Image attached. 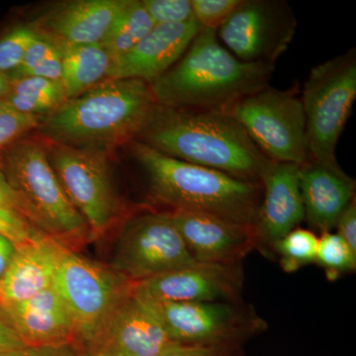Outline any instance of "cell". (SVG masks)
I'll use <instances>...</instances> for the list:
<instances>
[{"instance_id":"obj_1","label":"cell","mask_w":356,"mask_h":356,"mask_svg":"<svg viewBox=\"0 0 356 356\" xmlns=\"http://www.w3.org/2000/svg\"><path fill=\"white\" fill-rule=\"evenodd\" d=\"M159 153L261 184L270 159L224 111L156 105L137 140Z\"/></svg>"},{"instance_id":"obj_2","label":"cell","mask_w":356,"mask_h":356,"mask_svg":"<svg viewBox=\"0 0 356 356\" xmlns=\"http://www.w3.org/2000/svg\"><path fill=\"white\" fill-rule=\"evenodd\" d=\"M156 105L146 81L106 79L67 99L38 129L48 143L106 154L137 140Z\"/></svg>"},{"instance_id":"obj_3","label":"cell","mask_w":356,"mask_h":356,"mask_svg":"<svg viewBox=\"0 0 356 356\" xmlns=\"http://www.w3.org/2000/svg\"><path fill=\"white\" fill-rule=\"evenodd\" d=\"M274 67L238 60L220 43L217 30L202 28L177 64L151 86L163 106L226 111L268 88Z\"/></svg>"},{"instance_id":"obj_4","label":"cell","mask_w":356,"mask_h":356,"mask_svg":"<svg viewBox=\"0 0 356 356\" xmlns=\"http://www.w3.org/2000/svg\"><path fill=\"white\" fill-rule=\"evenodd\" d=\"M131 149L156 203L170 210L205 213L255 227L261 184L170 158L139 140L131 143Z\"/></svg>"},{"instance_id":"obj_5","label":"cell","mask_w":356,"mask_h":356,"mask_svg":"<svg viewBox=\"0 0 356 356\" xmlns=\"http://www.w3.org/2000/svg\"><path fill=\"white\" fill-rule=\"evenodd\" d=\"M2 173L24 201L37 231L65 248L90 242L88 225L63 188L42 140L20 139L3 151Z\"/></svg>"},{"instance_id":"obj_6","label":"cell","mask_w":356,"mask_h":356,"mask_svg":"<svg viewBox=\"0 0 356 356\" xmlns=\"http://www.w3.org/2000/svg\"><path fill=\"white\" fill-rule=\"evenodd\" d=\"M300 98L309 156L325 165H337V143L356 98L355 49L314 67Z\"/></svg>"},{"instance_id":"obj_7","label":"cell","mask_w":356,"mask_h":356,"mask_svg":"<svg viewBox=\"0 0 356 356\" xmlns=\"http://www.w3.org/2000/svg\"><path fill=\"white\" fill-rule=\"evenodd\" d=\"M54 284L69 310L76 343L89 348L97 341L115 307L132 289L133 282L109 266L67 248Z\"/></svg>"},{"instance_id":"obj_8","label":"cell","mask_w":356,"mask_h":356,"mask_svg":"<svg viewBox=\"0 0 356 356\" xmlns=\"http://www.w3.org/2000/svg\"><path fill=\"white\" fill-rule=\"evenodd\" d=\"M224 112L238 121L255 146L273 163L302 165L310 158L305 116L296 89L268 86Z\"/></svg>"},{"instance_id":"obj_9","label":"cell","mask_w":356,"mask_h":356,"mask_svg":"<svg viewBox=\"0 0 356 356\" xmlns=\"http://www.w3.org/2000/svg\"><path fill=\"white\" fill-rule=\"evenodd\" d=\"M49 161L84 222L91 241L120 222L123 207L115 191L106 156L102 152L48 143Z\"/></svg>"},{"instance_id":"obj_10","label":"cell","mask_w":356,"mask_h":356,"mask_svg":"<svg viewBox=\"0 0 356 356\" xmlns=\"http://www.w3.org/2000/svg\"><path fill=\"white\" fill-rule=\"evenodd\" d=\"M194 262L168 212L147 211L123 222L109 266L134 283Z\"/></svg>"},{"instance_id":"obj_11","label":"cell","mask_w":356,"mask_h":356,"mask_svg":"<svg viewBox=\"0 0 356 356\" xmlns=\"http://www.w3.org/2000/svg\"><path fill=\"white\" fill-rule=\"evenodd\" d=\"M147 302L173 343L243 346L267 327L266 321L242 301Z\"/></svg>"},{"instance_id":"obj_12","label":"cell","mask_w":356,"mask_h":356,"mask_svg":"<svg viewBox=\"0 0 356 356\" xmlns=\"http://www.w3.org/2000/svg\"><path fill=\"white\" fill-rule=\"evenodd\" d=\"M291 6L283 0H242L217 30L227 50L245 63L275 65L297 31Z\"/></svg>"},{"instance_id":"obj_13","label":"cell","mask_w":356,"mask_h":356,"mask_svg":"<svg viewBox=\"0 0 356 356\" xmlns=\"http://www.w3.org/2000/svg\"><path fill=\"white\" fill-rule=\"evenodd\" d=\"M242 264L194 262L189 266L134 282L132 293L151 302L241 301Z\"/></svg>"},{"instance_id":"obj_14","label":"cell","mask_w":356,"mask_h":356,"mask_svg":"<svg viewBox=\"0 0 356 356\" xmlns=\"http://www.w3.org/2000/svg\"><path fill=\"white\" fill-rule=\"evenodd\" d=\"M166 212L195 261L242 264L243 259L257 248L254 226L192 211Z\"/></svg>"},{"instance_id":"obj_15","label":"cell","mask_w":356,"mask_h":356,"mask_svg":"<svg viewBox=\"0 0 356 356\" xmlns=\"http://www.w3.org/2000/svg\"><path fill=\"white\" fill-rule=\"evenodd\" d=\"M299 165L271 161L262 177V197L255 231L257 248L266 257H274L281 238L305 220Z\"/></svg>"},{"instance_id":"obj_16","label":"cell","mask_w":356,"mask_h":356,"mask_svg":"<svg viewBox=\"0 0 356 356\" xmlns=\"http://www.w3.org/2000/svg\"><path fill=\"white\" fill-rule=\"evenodd\" d=\"M172 343L151 305L131 289L110 314L92 348L114 356H161Z\"/></svg>"},{"instance_id":"obj_17","label":"cell","mask_w":356,"mask_h":356,"mask_svg":"<svg viewBox=\"0 0 356 356\" xmlns=\"http://www.w3.org/2000/svg\"><path fill=\"white\" fill-rule=\"evenodd\" d=\"M202 27L195 19L156 25L132 50L112 64L107 79H140L152 84L184 55Z\"/></svg>"},{"instance_id":"obj_18","label":"cell","mask_w":356,"mask_h":356,"mask_svg":"<svg viewBox=\"0 0 356 356\" xmlns=\"http://www.w3.org/2000/svg\"><path fill=\"white\" fill-rule=\"evenodd\" d=\"M299 184L305 220L321 234L336 228L355 196V180L339 163L325 165L309 158L299 165Z\"/></svg>"},{"instance_id":"obj_19","label":"cell","mask_w":356,"mask_h":356,"mask_svg":"<svg viewBox=\"0 0 356 356\" xmlns=\"http://www.w3.org/2000/svg\"><path fill=\"white\" fill-rule=\"evenodd\" d=\"M67 248L46 236L17 247L0 280V306L25 301L51 286Z\"/></svg>"},{"instance_id":"obj_20","label":"cell","mask_w":356,"mask_h":356,"mask_svg":"<svg viewBox=\"0 0 356 356\" xmlns=\"http://www.w3.org/2000/svg\"><path fill=\"white\" fill-rule=\"evenodd\" d=\"M128 0H76L48 13L38 31L62 46L102 43Z\"/></svg>"},{"instance_id":"obj_21","label":"cell","mask_w":356,"mask_h":356,"mask_svg":"<svg viewBox=\"0 0 356 356\" xmlns=\"http://www.w3.org/2000/svg\"><path fill=\"white\" fill-rule=\"evenodd\" d=\"M2 309L25 346L76 341L69 310L55 284L32 298Z\"/></svg>"},{"instance_id":"obj_22","label":"cell","mask_w":356,"mask_h":356,"mask_svg":"<svg viewBox=\"0 0 356 356\" xmlns=\"http://www.w3.org/2000/svg\"><path fill=\"white\" fill-rule=\"evenodd\" d=\"M62 83L67 99L106 81L112 60L102 43L62 46Z\"/></svg>"},{"instance_id":"obj_23","label":"cell","mask_w":356,"mask_h":356,"mask_svg":"<svg viewBox=\"0 0 356 356\" xmlns=\"http://www.w3.org/2000/svg\"><path fill=\"white\" fill-rule=\"evenodd\" d=\"M0 100L20 113L46 118L67 102V96L62 81L20 76L10 79Z\"/></svg>"},{"instance_id":"obj_24","label":"cell","mask_w":356,"mask_h":356,"mask_svg":"<svg viewBox=\"0 0 356 356\" xmlns=\"http://www.w3.org/2000/svg\"><path fill=\"white\" fill-rule=\"evenodd\" d=\"M154 26L142 0H128L102 42L111 58L112 64L132 50Z\"/></svg>"},{"instance_id":"obj_25","label":"cell","mask_w":356,"mask_h":356,"mask_svg":"<svg viewBox=\"0 0 356 356\" xmlns=\"http://www.w3.org/2000/svg\"><path fill=\"white\" fill-rule=\"evenodd\" d=\"M318 245V238L314 232L296 228L278 242L274 257H277L283 271L295 273L301 267L316 261Z\"/></svg>"},{"instance_id":"obj_26","label":"cell","mask_w":356,"mask_h":356,"mask_svg":"<svg viewBox=\"0 0 356 356\" xmlns=\"http://www.w3.org/2000/svg\"><path fill=\"white\" fill-rule=\"evenodd\" d=\"M315 262L324 268L327 280L334 281L343 274L355 273L356 252L337 233L325 232L318 238Z\"/></svg>"},{"instance_id":"obj_27","label":"cell","mask_w":356,"mask_h":356,"mask_svg":"<svg viewBox=\"0 0 356 356\" xmlns=\"http://www.w3.org/2000/svg\"><path fill=\"white\" fill-rule=\"evenodd\" d=\"M32 25H16L0 35V74L10 76L24 58L26 51L36 36Z\"/></svg>"},{"instance_id":"obj_28","label":"cell","mask_w":356,"mask_h":356,"mask_svg":"<svg viewBox=\"0 0 356 356\" xmlns=\"http://www.w3.org/2000/svg\"><path fill=\"white\" fill-rule=\"evenodd\" d=\"M43 120L41 117L20 113L0 100V152L38 129Z\"/></svg>"},{"instance_id":"obj_29","label":"cell","mask_w":356,"mask_h":356,"mask_svg":"<svg viewBox=\"0 0 356 356\" xmlns=\"http://www.w3.org/2000/svg\"><path fill=\"white\" fill-rule=\"evenodd\" d=\"M154 25L181 24L194 20L191 0H142Z\"/></svg>"},{"instance_id":"obj_30","label":"cell","mask_w":356,"mask_h":356,"mask_svg":"<svg viewBox=\"0 0 356 356\" xmlns=\"http://www.w3.org/2000/svg\"><path fill=\"white\" fill-rule=\"evenodd\" d=\"M242 0H191L194 19L202 28L218 30L231 17Z\"/></svg>"},{"instance_id":"obj_31","label":"cell","mask_w":356,"mask_h":356,"mask_svg":"<svg viewBox=\"0 0 356 356\" xmlns=\"http://www.w3.org/2000/svg\"><path fill=\"white\" fill-rule=\"evenodd\" d=\"M0 234L10 238L17 247L31 242L40 236H44L25 218L2 207H0Z\"/></svg>"},{"instance_id":"obj_32","label":"cell","mask_w":356,"mask_h":356,"mask_svg":"<svg viewBox=\"0 0 356 356\" xmlns=\"http://www.w3.org/2000/svg\"><path fill=\"white\" fill-rule=\"evenodd\" d=\"M37 30V29H36ZM60 50V44L57 43L49 35L37 30L36 36L32 40L19 69L14 72L9 77L19 76L28 70L39 65L44 58Z\"/></svg>"},{"instance_id":"obj_33","label":"cell","mask_w":356,"mask_h":356,"mask_svg":"<svg viewBox=\"0 0 356 356\" xmlns=\"http://www.w3.org/2000/svg\"><path fill=\"white\" fill-rule=\"evenodd\" d=\"M242 344L188 346L172 343L161 356H243Z\"/></svg>"},{"instance_id":"obj_34","label":"cell","mask_w":356,"mask_h":356,"mask_svg":"<svg viewBox=\"0 0 356 356\" xmlns=\"http://www.w3.org/2000/svg\"><path fill=\"white\" fill-rule=\"evenodd\" d=\"M1 356H81L76 341L44 344V346H24Z\"/></svg>"},{"instance_id":"obj_35","label":"cell","mask_w":356,"mask_h":356,"mask_svg":"<svg viewBox=\"0 0 356 356\" xmlns=\"http://www.w3.org/2000/svg\"><path fill=\"white\" fill-rule=\"evenodd\" d=\"M20 76L40 77V79H49V81H62V49L57 53L53 54L50 57L44 58L36 67L16 77Z\"/></svg>"},{"instance_id":"obj_36","label":"cell","mask_w":356,"mask_h":356,"mask_svg":"<svg viewBox=\"0 0 356 356\" xmlns=\"http://www.w3.org/2000/svg\"><path fill=\"white\" fill-rule=\"evenodd\" d=\"M336 228L337 235L343 238L353 252H356V197L344 209Z\"/></svg>"},{"instance_id":"obj_37","label":"cell","mask_w":356,"mask_h":356,"mask_svg":"<svg viewBox=\"0 0 356 356\" xmlns=\"http://www.w3.org/2000/svg\"><path fill=\"white\" fill-rule=\"evenodd\" d=\"M24 346L7 317L6 311L0 306V356Z\"/></svg>"},{"instance_id":"obj_38","label":"cell","mask_w":356,"mask_h":356,"mask_svg":"<svg viewBox=\"0 0 356 356\" xmlns=\"http://www.w3.org/2000/svg\"><path fill=\"white\" fill-rule=\"evenodd\" d=\"M16 250L17 245L10 238L0 234V280L3 277L9 264L13 261Z\"/></svg>"},{"instance_id":"obj_39","label":"cell","mask_w":356,"mask_h":356,"mask_svg":"<svg viewBox=\"0 0 356 356\" xmlns=\"http://www.w3.org/2000/svg\"><path fill=\"white\" fill-rule=\"evenodd\" d=\"M81 356H114L106 350L99 348H86V353H81Z\"/></svg>"},{"instance_id":"obj_40","label":"cell","mask_w":356,"mask_h":356,"mask_svg":"<svg viewBox=\"0 0 356 356\" xmlns=\"http://www.w3.org/2000/svg\"><path fill=\"white\" fill-rule=\"evenodd\" d=\"M9 83H10V77L0 74V99L6 95Z\"/></svg>"},{"instance_id":"obj_41","label":"cell","mask_w":356,"mask_h":356,"mask_svg":"<svg viewBox=\"0 0 356 356\" xmlns=\"http://www.w3.org/2000/svg\"><path fill=\"white\" fill-rule=\"evenodd\" d=\"M0 172H2V156H1V152H0Z\"/></svg>"}]
</instances>
